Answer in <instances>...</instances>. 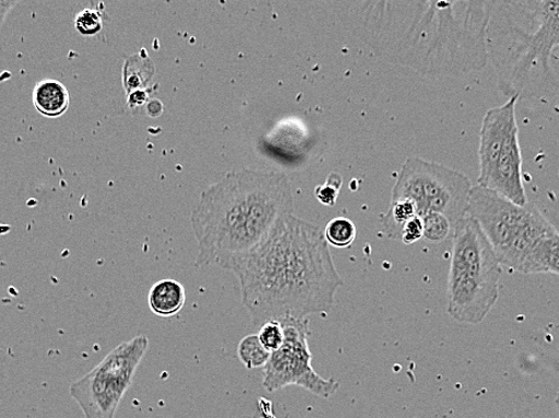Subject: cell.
<instances>
[{"mask_svg": "<svg viewBox=\"0 0 559 418\" xmlns=\"http://www.w3.org/2000/svg\"><path fill=\"white\" fill-rule=\"evenodd\" d=\"M75 29L84 37L97 36L103 29V16L97 9L81 10L74 20Z\"/></svg>", "mask_w": 559, "mask_h": 418, "instance_id": "cell-18", "label": "cell"}, {"mask_svg": "<svg viewBox=\"0 0 559 418\" xmlns=\"http://www.w3.org/2000/svg\"><path fill=\"white\" fill-rule=\"evenodd\" d=\"M294 194L284 174L228 171L202 192L191 215L198 242L195 266L219 268L260 246L284 218L294 215Z\"/></svg>", "mask_w": 559, "mask_h": 418, "instance_id": "cell-3", "label": "cell"}, {"mask_svg": "<svg viewBox=\"0 0 559 418\" xmlns=\"http://www.w3.org/2000/svg\"><path fill=\"white\" fill-rule=\"evenodd\" d=\"M148 350L144 335L115 347L90 373L70 386V396L85 418H114L135 371Z\"/></svg>", "mask_w": 559, "mask_h": 418, "instance_id": "cell-9", "label": "cell"}, {"mask_svg": "<svg viewBox=\"0 0 559 418\" xmlns=\"http://www.w3.org/2000/svg\"><path fill=\"white\" fill-rule=\"evenodd\" d=\"M165 111V106L158 99H150L145 107V114L150 116V118L156 119Z\"/></svg>", "mask_w": 559, "mask_h": 418, "instance_id": "cell-24", "label": "cell"}, {"mask_svg": "<svg viewBox=\"0 0 559 418\" xmlns=\"http://www.w3.org/2000/svg\"><path fill=\"white\" fill-rule=\"evenodd\" d=\"M473 184L465 174L421 157H409L395 181L392 200H409L417 215H445L451 223L467 216Z\"/></svg>", "mask_w": 559, "mask_h": 418, "instance_id": "cell-8", "label": "cell"}, {"mask_svg": "<svg viewBox=\"0 0 559 418\" xmlns=\"http://www.w3.org/2000/svg\"><path fill=\"white\" fill-rule=\"evenodd\" d=\"M258 335L261 344L270 354L277 351L285 341L283 323L276 320L262 324Z\"/></svg>", "mask_w": 559, "mask_h": 418, "instance_id": "cell-19", "label": "cell"}, {"mask_svg": "<svg viewBox=\"0 0 559 418\" xmlns=\"http://www.w3.org/2000/svg\"><path fill=\"white\" fill-rule=\"evenodd\" d=\"M556 406H557V411H558V417H559V391L557 393Z\"/></svg>", "mask_w": 559, "mask_h": 418, "instance_id": "cell-26", "label": "cell"}, {"mask_svg": "<svg viewBox=\"0 0 559 418\" xmlns=\"http://www.w3.org/2000/svg\"><path fill=\"white\" fill-rule=\"evenodd\" d=\"M518 98L489 109L483 120L477 186L518 205L530 203L522 179V151L516 119Z\"/></svg>", "mask_w": 559, "mask_h": 418, "instance_id": "cell-7", "label": "cell"}, {"mask_svg": "<svg viewBox=\"0 0 559 418\" xmlns=\"http://www.w3.org/2000/svg\"><path fill=\"white\" fill-rule=\"evenodd\" d=\"M19 5V2L13 0H0V29H2L8 15Z\"/></svg>", "mask_w": 559, "mask_h": 418, "instance_id": "cell-25", "label": "cell"}, {"mask_svg": "<svg viewBox=\"0 0 559 418\" xmlns=\"http://www.w3.org/2000/svg\"><path fill=\"white\" fill-rule=\"evenodd\" d=\"M285 341L277 351L271 354L263 367V387L275 392L287 386H299L314 396L329 399L340 389L335 379H323L311 366L309 348L310 321L285 319Z\"/></svg>", "mask_w": 559, "mask_h": 418, "instance_id": "cell-10", "label": "cell"}, {"mask_svg": "<svg viewBox=\"0 0 559 418\" xmlns=\"http://www.w3.org/2000/svg\"><path fill=\"white\" fill-rule=\"evenodd\" d=\"M155 76V63L145 49L126 58L122 69L126 95L139 89L148 91L154 85Z\"/></svg>", "mask_w": 559, "mask_h": 418, "instance_id": "cell-13", "label": "cell"}, {"mask_svg": "<svg viewBox=\"0 0 559 418\" xmlns=\"http://www.w3.org/2000/svg\"><path fill=\"white\" fill-rule=\"evenodd\" d=\"M150 100V92L146 89H139L127 95V107L134 115L145 112L146 104Z\"/></svg>", "mask_w": 559, "mask_h": 418, "instance_id": "cell-23", "label": "cell"}, {"mask_svg": "<svg viewBox=\"0 0 559 418\" xmlns=\"http://www.w3.org/2000/svg\"><path fill=\"white\" fill-rule=\"evenodd\" d=\"M32 101L35 110L44 116V118L58 119L70 107L69 91L61 81L45 79L35 84Z\"/></svg>", "mask_w": 559, "mask_h": 418, "instance_id": "cell-11", "label": "cell"}, {"mask_svg": "<svg viewBox=\"0 0 559 418\" xmlns=\"http://www.w3.org/2000/svg\"><path fill=\"white\" fill-rule=\"evenodd\" d=\"M543 273L559 275V231L547 240L543 252Z\"/></svg>", "mask_w": 559, "mask_h": 418, "instance_id": "cell-21", "label": "cell"}, {"mask_svg": "<svg viewBox=\"0 0 559 418\" xmlns=\"http://www.w3.org/2000/svg\"><path fill=\"white\" fill-rule=\"evenodd\" d=\"M238 356L245 367L255 369L264 367L271 354L261 344L259 335L252 334L240 342Z\"/></svg>", "mask_w": 559, "mask_h": 418, "instance_id": "cell-16", "label": "cell"}, {"mask_svg": "<svg viewBox=\"0 0 559 418\" xmlns=\"http://www.w3.org/2000/svg\"><path fill=\"white\" fill-rule=\"evenodd\" d=\"M329 246L336 249H347L353 246L357 237V228L352 219L336 217L330 220L323 231Z\"/></svg>", "mask_w": 559, "mask_h": 418, "instance_id": "cell-15", "label": "cell"}, {"mask_svg": "<svg viewBox=\"0 0 559 418\" xmlns=\"http://www.w3.org/2000/svg\"><path fill=\"white\" fill-rule=\"evenodd\" d=\"M417 215V207L409 200L391 201L389 212L383 215V234L390 239L401 240L404 226Z\"/></svg>", "mask_w": 559, "mask_h": 418, "instance_id": "cell-14", "label": "cell"}, {"mask_svg": "<svg viewBox=\"0 0 559 418\" xmlns=\"http://www.w3.org/2000/svg\"><path fill=\"white\" fill-rule=\"evenodd\" d=\"M424 238V220L419 216H415L407 223L402 231L401 241L405 246H412Z\"/></svg>", "mask_w": 559, "mask_h": 418, "instance_id": "cell-22", "label": "cell"}, {"mask_svg": "<svg viewBox=\"0 0 559 418\" xmlns=\"http://www.w3.org/2000/svg\"><path fill=\"white\" fill-rule=\"evenodd\" d=\"M419 217L424 220V238L427 241L440 243L452 237L454 226L445 215L428 213Z\"/></svg>", "mask_w": 559, "mask_h": 418, "instance_id": "cell-17", "label": "cell"}, {"mask_svg": "<svg viewBox=\"0 0 559 418\" xmlns=\"http://www.w3.org/2000/svg\"><path fill=\"white\" fill-rule=\"evenodd\" d=\"M223 270L238 277L242 304L261 326L273 320L329 313L337 289L344 286L323 231L294 215Z\"/></svg>", "mask_w": 559, "mask_h": 418, "instance_id": "cell-2", "label": "cell"}, {"mask_svg": "<svg viewBox=\"0 0 559 418\" xmlns=\"http://www.w3.org/2000/svg\"><path fill=\"white\" fill-rule=\"evenodd\" d=\"M467 216L480 226L500 265L521 274L543 273L545 243L558 230L537 205H518L476 184Z\"/></svg>", "mask_w": 559, "mask_h": 418, "instance_id": "cell-5", "label": "cell"}, {"mask_svg": "<svg viewBox=\"0 0 559 418\" xmlns=\"http://www.w3.org/2000/svg\"><path fill=\"white\" fill-rule=\"evenodd\" d=\"M489 2L376 0L347 5V26L379 57L429 77L480 72L488 63Z\"/></svg>", "mask_w": 559, "mask_h": 418, "instance_id": "cell-1", "label": "cell"}, {"mask_svg": "<svg viewBox=\"0 0 559 418\" xmlns=\"http://www.w3.org/2000/svg\"><path fill=\"white\" fill-rule=\"evenodd\" d=\"M487 52L507 97L559 95V0L489 2Z\"/></svg>", "mask_w": 559, "mask_h": 418, "instance_id": "cell-4", "label": "cell"}, {"mask_svg": "<svg viewBox=\"0 0 559 418\" xmlns=\"http://www.w3.org/2000/svg\"><path fill=\"white\" fill-rule=\"evenodd\" d=\"M186 303L183 286L171 278L160 280L151 287L148 292V307L156 317L169 319L177 317Z\"/></svg>", "mask_w": 559, "mask_h": 418, "instance_id": "cell-12", "label": "cell"}, {"mask_svg": "<svg viewBox=\"0 0 559 418\" xmlns=\"http://www.w3.org/2000/svg\"><path fill=\"white\" fill-rule=\"evenodd\" d=\"M342 183L343 179L340 174L332 172L328 181L314 190V196H317L318 201L323 205L333 206L337 200V195H340Z\"/></svg>", "mask_w": 559, "mask_h": 418, "instance_id": "cell-20", "label": "cell"}, {"mask_svg": "<svg viewBox=\"0 0 559 418\" xmlns=\"http://www.w3.org/2000/svg\"><path fill=\"white\" fill-rule=\"evenodd\" d=\"M451 239L448 311L454 321L479 324L498 301L503 266L472 217L454 225Z\"/></svg>", "mask_w": 559, "mask_h": 418, "instance_id": "cell-6", "label": "cell"}]
</instances>
